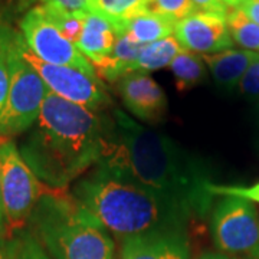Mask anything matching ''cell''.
<instances>
[{
	"label": "cell",
	"mask_w": 259,
	"mask_h": 259,
	"mask_svg": "<svg viewBox=\"0 0 259 259\" xmlns=\"http://www.w3.org/2000/svg\"><path fill=\"white\" fill-rule=\"evenodd\" d=\"M0 259H18V242L16 239H0Z\"/></svg>",
	"instance_id": "obj_28"
},
{
	"label": "cell",
	"mask_w": 259,
	"mask_h": 259,
	"mask_svg": "<svg viewBox=\"0 0 259 259\" xmlns=\"http://www.w3.org/2000/svg\"><path fill=\"white\" fill-rule=\"evenodd\" d=\"M39 2H42L47 6H52L78 16H85L91 13L88 0H39Z\"/></svg>",
	"instance_id": "obj_26"
},
{
	"label": "cell",
	"mask_w": 259,
	"mask_h": 259,
	"mask_svg": "<svg viewBox=\"0 0 259 259\" xmlns=\"http://www.w3.org/2000/svg\"><path fill=\"white\" fill-rule=\"evenodd\" d=\"M226 23L235 44L248 51H259V25L246 18L242 10H229Z\"/></svg>",
	"instance_id": "obj_19"
},
{
	"label": "cell",
	"mask_w": 259,
	"mask_h": 259,
	"mask_svg": "<svg viewBox=\"0 0 259 259\" xmlns=\"http://www.w3.org/2000/svg\"><path fill=\"white\" fill-rule=\"evenodd\" d=\"M90 12L111 22L117 36L125 33L130 20L148 10L150 0H88Z\"/></svg>",
	"instance_id": "obj_15"
},
{
	"label": "cell",
	"mask_w": 259,
	"mask_h": 259,
	"mask_svg": "<svg viewBox=\"0 0 259 259\" xmlns=\"http://www.w3.org/2000/svg\"><path fill=\"white\" fill-rule=\"evenodd\" d=\"M258 256H259V253H258Z\"/></svg>",
	"instance_id": "obj_34"
},
{
	"label": "cell",
	"mask_w": 259,
	"mask_h": 259,
	"mask_svg": "<svg viewBox=\"0 0 259 259\" xmlns=\"http://www.w3.org/2000/svg\"><path fill=\"white\" fill-rule=\"evenodd\" d=\"M0 190L6 223L20 226L33 212L42 187L16 144L0 139Z\"/></svg>",
	"instance_id": "obj_6"
},
{
	"label": "cell",
	"mask_w": 259,
	"mask_h": 259,
	"mask_svg": "<svg viewBox=\"0 0 259 259\" xmlns=\"http://www.w3.org/2000/svg\"><path fill=\"white\" fill-rule=\"evenodd\" d=\"M175 22L153 12H144L137 18L130 20L125 33L141 45L153 44L171 36L175 32Z\"/></svg>",
	"instance_id": "obj_17"
},
{
	"label": "cell",
	"mask_w": 259,
	"mask_h": 259,
	"mask_svg": "<svg viewBox=\"0 0 259 259\" xmlns=\"http://www.w3.org/2000/svg\"><path fill=\"white\" fill-rule=\"evenodd\" d=\"M124 107L144 122L157 124L167 111V97L163 88L148 74L133 72L117 81Z\"/></svg>",
	"instance_id": "obj_11"
},
{
	"label": "cell",
	"mask_w": 259,
	"mask_h": 259,
	"mask_svg": "<svg viewBox=\"0 0 259 259\" xmlns=\"http://www.w3.org/2000/svg\"><path fill=\"white\" fill-rule=\"evenodd\" d=\"M148 12L161 15L177 23L179 20L187 18L197 12L192 0H150Z\"/></svg>",
	"instance_id": "obj_21"
},
{
	"label": "cell",
	"mask_w": 259,
	"mask_h": 259,
	"mask_svg": "<svg viewBox=\"0 0 259 259\" xmlns=\"http://www.w3.org/2000/svg\"><path fill=\"white\" fill-rule=\"evenodd\" d=\"M117 42V30L111 22L90 13L83 20V30L76 48L95 68L112 54Z\"/></svg>",
	"instance_id": "obj_13"
},
{
	"label": "cell",
	"mask_w": 259,
	"mask_h": 259,
	"mask_svg": "<svg viewBox=\"0 0 259 259\" xmlns=\"http://www.w3.org/2000/svg\"><path fill=\"white\" fill-rule=\"evenodd\" d=\"M72 197L105 231L122 241L153 232L185 231L190 219L156 193L104 166L76 182Z\"/></svg>",
	"instance_id": "obj_3"
},
{
	"label": "cell",
	"mask_w": 259,
	"mask_h": 259,
	"mask_svg": "<svg viewBox=\"0 0 259 259\" xmlns=\"http://www.w3.org/2000/svg\"><path fill=\"white\" fill-rule=\"evenodd\" d=\"M9 64H8V55H6V47H5L3 32H2V26H0V114H2L5 105H6L8 94H9Z\"/></svg>",
	"instance_id": "obj_24"
},
{
	"label": "cell",
	"mask_w": 259,
	"mask_h": 259,
	"mask_svg": "<svg viewBox=\"0 0 259 259\" xmlns=\"http://www.w3.org/2000/svg\"><path fill=\"white\" fill-rule=\"evenodd\" d=\"M2 32L9 64L10 87L6 105L0 114V139L10 140L36 124L49 90L20 54L22 35L8 26H2Z\"/></svg>",
	"instance_id": "obj_5"
},
{
	"label": "cell",
	"mask_w": 259,
	"mask_h": 259,
	"mask_svg": "<svg viewBox=\"0 0 259 259\" xmlns=\"http://www.w3.org/2000/svg\"><path fill=\"white\" fill-rule=\"evenodd\" d=\"M3 232H5V229H3V228H0V239H2V235H3Z\"/></svg>",
	"instance_id": "obj_33"
},
{
	"label": "cell",
	"mask_w": 259,
	"mask_h": 259,
	"mask_svg": "<svg viewBox=\"0 0 259 259\" xmlns=\"http://www.w3.org/2000/svg\"><path fill=\"white\" fill-rule=\"evenodd\" d=\"M200 259H236L231 258L228 255H222V253H214V252H209V253H204L203 256Z\"/></svg>",
	"instance_id": "obj_31"
},
{
	"label": "cell",
	"mask_w": 259,
	"mask_h": 259,
	"mask_svg": "<svg viewBox=\"0 0 259 259\" xmlns=\"http://www.w3.org/2000/svg\"><path fill=\"white\" fill-rule=\"evenodd\" d=\"M20 30L30 52L44 62L71 66L93 78H100L93 64L49 20L42 6L30 9L22 18Z\"/></svg>",
	"instance_id": "obj_7"
},
{
	"label": "cell",
	"mask_w": 259,
	"mask_h": 259,
	"mask_svg": "<svg viewBox=\"0 0 259 259\" xmlns=\"http://www.w3.org/2000/svg\"><path fill=\"white\" fill-rule=\"evenodd\" d=\"M156 193L189 216H203L214 196L200 163L173 140L114 111L100 164Z\"/></svg>",
	"instance_id": "obj_1"
},
{
	"label": "cell",
	"mask_w": 259,
	"mask_h": 259,
	"mask_svg": "<svg viewBox=\"0 0 259 259\" xmlns=\"http://www.w3.org/2000/svg\"><path fill=\"white\" fill-rule=\"evenodd\" d=\"M209 193L212 196H233V197H242L249 202L259 203V183L253 186H219L209 185Z\"/></svg>",
	"instance_id": "obj_23"
},
{
	"label": "cell",
	"mask_w": 259,
	"mask_h": 259,
	"mask_svg": "<svg viewBox=\"0 0 259 259\" xmlns=\"http://www.w3.org/2000/svg\"><path fill=\"white\" fill-rule=\"evenodd\" d=\"M18 259H52L32 232H22L16 238Z\"/></svg>",
	"instance_id": "obj_22"
},
{
	"label": "cell",
	"mask_w": 259,
	"mask_h": 259,
	"mask_svg": "<svg viewBox=\"0 0 259 259\" xmlns=\"http://www.w3.org/2000/svg\"><path fill=\"white\" fill-rule=\"evenodd\" d=\"M110 122L49 91L36 127L19 151L37 179L51 189L61 190L101 163Z\"/></svg>",
	"instance_id": "obj_2"
},
{
	"label": "cell",
	"mask_w": 259,
	"mask_h": 259,
	"mask_svg": "<svg viewBox=\"0 0 259 259\" xmlns=\"http://www.w3.org/2000/svg\"><path fill=\"white\" fill-rule=\"evenodd\" d=\"M239 90L246 97H259V54L242 76Z\"/></svg>",
	"instance_id": "obj_25"
},
{
	"label": "cell",
	"mask_w": 259,
	"mask_h": 259,
	"mask_svg": "<svg viewBox=\"0 0 259 259\" xmlns=\"http://www.w3.org/2000/svg\"><path fill=\"white\" fill-rule=\"evenodd\" d=\"M20 54L42 78L48 90L58 97L91 111H98L110 104V97L100 78H93L71 66L44 62L30 52L23 37L20 39Z\"/></svg>",
	"instance_id": "obj_9"
},
{
	"label": "cell",
	"mask_w": 259,
	"mask_h": 259,
	"mask_svg": "<svg viewBox=\"0 0 259 259\" xmlns=\"http://www.w3.org/2000/svg\"><path fill=\"white\" fill-rule=\"evenodd\" d=\"M170 69L175 75L176 88L180 93L200 85L207 76V69L202 55L189 51L179 54L170 64Z\"/></svg>",
	"instance_id": "obj_18"
},
{
	"label": "cell",
	"mask_w": 259,
	"mask_h": 259,
	"mask_svg": "<svg viewBox=\"0 0 259 259\" xmlns=\"http://www.w3.org/2000/svg\"><path fill=\"white\" fill-rule=\"evenodd\" d=\"M40 6L44 8L49 20L61 30V33L76 47L82 35L83 20L87 15L78 16V15H72V13H68V12L56 9L52 6H47V5H40Z\"/></svg>",
	"instance_id": "obj_20"
},
{
	"label": "cell",
	"mask_w": 259,
	"mask_h": 259,
	"mask_svg": "<svg viewBox=\"0 0 259 259\" xmlns=\"http://www.w3.org/2000/svg\"><path fill=\"white\" fill-rule=\"evenodd\" d=\"M175 37L185 51L193 54L213 55L232 49L233 39L226 23V18L194 12L175 25Z\"/></svg>",
	"instance_id": "obj_10"
},
{
	"label": "cell",
	"mask_w": 259,
	"mask_h": 259,
	"mask_svg": "<svg viewBox=\"0 0 259 259\" xmlns=\"http://www.w3.org/2000/svg\"><path fill=\"white\" fill-rule=\"evenodd\" d=\"M258 52L248 49H226L213 55H203L202 58L216 83L222 88L232 90L239 85L242 76Z\"/></svg>",
	"instance_id": "obj_14"
},
{
	"label": "cell",
	"mask_w": 259,
	"mask_h": 259,
	"mask_svg": "<svg viewBox=\"0 0 259 259\" xmlns=\"http://www.w3.org/2000/svg\"><path fill=\"white\" fill-rule=\"evenodd\" d=\"M212 236L219 249L231 253H259V219L252 202L223 196L212 214Z\"/></svg>",
	"instance_id": "obj_8"
},
{
	"label": "cell",
	"mask_w": 259,
	"mask_h": 259,
	"mask_svg": "<svg viewBox=\"0 0 259 259\" xmlns=\"http://www.w3.org/2000/svg\"><path fill=\"white\" fill-rule=\"evenodd\" d=\"M0 228H6V219H5V212H3V202H2V190H0Z\"/></svg>",
	"instance_id": "obj_32"
},
{
	"label": "cell",
	"mask_w": 259,
	"mask_h": 259,
	"mask_svg": "<svg viewBox=\"0 0 259 259\" xmlns=\"http://www.w3.org/2000/svg\"><path fill=\"white\" fill-rule=\"evenodd\" d=\"M185 49L177 42L176 37L168 36L153 44L144 45L139 58L134 64L130 66V74L143 72L147 74L151 71H157L164 66H170L173 59Z\"/></svg>",
	"instance_id": "obj_16"
},
{
	"label": "cell",
	"mask_w": 259,
	"mask_h": 259,
	"mask_svg": "<svg viewBox=\"0 0 259 259\" xmlns=\"http://www.w3.org/2000/svg\"><path fill=\"white\" fill-rule=\"evenodd\" d=\"M193 6L197 12H204V13H213V15H219L226 18L229 9L226 8V5L222 0H192Z\"/></svg>",
	"instance_id": "obj_27"
},
{
	"label": "cell",
	"mask_w": 259,
	"mask_h": 259,
	"mask_svg": "<svg viewBox=\"0 0 259 259\" xmlns=\"http://www.w3.org/2000/svg\"><path fill=\"white\" fill-rule=\"evenodd\" d=\"M223 3L226 5V8L229 10L241 9L242 6L248 2V0H222Z\"/></svg>",
	"instance_id": "obj_30"
},
{
	"label": "cell",
	"mask_w": 259,
	"mask_h": 259,
	"mask_svg": "<svg viewBox=\"0 0 259 259\" xmlns=\"http://www.w3.org/2000/svg\"><path fill=\"white\" fill-rule=\"evenodd\" d=\"M239 10L253 23L259 25V0H248Z\"/></svg>",
	"instance_id": "obj_29"
},
{
	"label": "cell",
	"mask_w": 259,
	"mask_h": 259,
	"mask_svg": "<svg viewBox=\"0 0 259 259\" xmlns=\"http://www.w3.org/2000/svg\"><path fill=\"white\" fill-rule=\"evenodd\" d=\"M32 233L52 259H114L110 233L56 189L42 192L29 218Z\"/></svg>",
	"instance_id": "obj_4"
},
{
	"label": "cell",
	"mask_w": 259,
	"mask_h": 259,
	"mask_svg": "<svg viewBox=\"0 0 259 259\" xmlns=\"http://www.w3.org/2000/svg\"><path fill=\"white\" fill-rule=\"evenodd\" d=\"M185 231L153 232L122 241L120 259H189Z\"/></svg>",
	"instance_id": "obj_12"
}]
</instances>
